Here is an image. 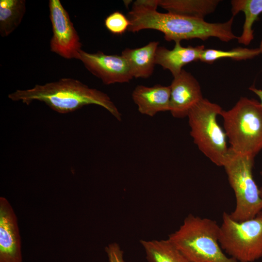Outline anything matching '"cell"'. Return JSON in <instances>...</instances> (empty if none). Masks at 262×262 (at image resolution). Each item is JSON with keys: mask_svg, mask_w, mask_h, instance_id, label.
<instances>
[{"mask_svg": "<svg viewBox=\"0 0 262 262\" xmlns=\"http://www.w3.org/2000/svg\"><path fill=\"white\" fill-rule=\"evenodd\" d=\"M159 0H138L133 2L128 13L131 24L128 31L135 33L144 29L159 31L167 41L199 39L206 41L211 37L229 42L237 39L232 31L234 16L224 22L211 23L204 19L157 10Z\"/></svg>", "mask_w": 262, "mask_h": 262, "instance_id": "1", "label": "cell"}, {"mask_svg": "<svg viewBox=\"0 0 262 262\" xmlns=\"http://www.w3.org/2000/svg\"><path fill=\"white\" fill-rule=\"evenodd\" d=\"M8 98L27 105L38 100L60 114L72 112L88 105H97L118 121L121 120V114L107 94L72 78H62L43 85L36 84L30 89L17 90L9 94Z\"/></svg>", "mask_w": 262, "mask_h": 262, "instance_id": "2", "label": "cell"}, {"mask_svg": "<svg viewBox=\"0 0 262 262\" xmlns=\"http://www.w3.org/2000/svg\"><path fill=\"white\" fill-rule=\"evenodd\" d=\"M219 233L214 220L189 214L168 239L189 262H238L223 252Z\"/></svg>", "mask_w": 262, "mask_h": 262, "instance_id": "3", "label": "cell"}, {"mask_svg": "<svg viewBox=\"0 0 262 262\" xmlns=\"http://www.w3.org/2000/svg\"><path fill=\"white\" fill-rule=\"evenodd\" d=\"M225 132L234 152L254 159L262 149V105L241 97L229 110L220 113Z\"/></svg>", "mask_w": 262, "mask_h": 262, "instance_id": "4", "label": "cell"}, {"mask_svg": "<svg viewBox=\"0 0 262 262\" xmlns=\"http://www.w3.org/2000/svg\"><path fill=\"white\" fill-rule=\"evenodd\" d=\"M222 110L218 104L203 98L192 108L187 117L194 143L212 162L223 167L229 147L225 131L217 121Z\"/></svg>", "mask_w": 262, "mask_h": 262, "instance_id": "5", "label": "cell"}, {"mask_svg": "<svg viewBox=\"0 0 262 262\" xmlns=\"http://www.w3.org/2000/svg\"><path fill=\"white\" fill-rule=\"evenodd\" d=\"M254 159L229 147L223 166L235 196V207L229 215L236 221L253 218L262 211V198L252 173Z\"/></svg>", "mask_w": 262, "mask_h": 262, "instance_id": "6", "label": "cell"}, {"mask_svg": "<svg viewBox=\"0 0 262 262\" xmlns=\"http://www.w3.org/2000/svg\"><path fill=\"white\" fill-rule=\"evenodd\" d=\"M219 242L223 250L238 262H253L262 257V211L243 221L233 220L225 212Z\"/></svg>", "mask_w": 262, "mask_h": 262, "instance_id": "7", "label": "cell"}, {"mask_svg": "<svg viewBox=\"0 0 262 262\" xmlns=\"http://www.w3.org/2000/svg\"><path fill=\"white\" fill-rule=\"evenodd\" d=\"M49 18L52 36L50 50L68 59H77L82 43L68 12L59 0H49Z\"/></svg>", "mask_w": 262, "mask_h": 262, "instance_id": "8", "label": "cell"}, {"mask_svg": "<svg viewBox=\"0 0 262 262\" xmlns=\"http://www.w3.org/2000/svg\"><path fill=\"white\" fill-rule=\"evenodd\" d=\"M77 59L104 84L129 82L133 79L128 64L121 55L106 54L100 51L89 53L81 49Z\"/></svg>", "mask_w": 262, "mask_h": 262, "instance_id": "9", "label": "cell"}, {"mask_svg": "<svg viewBox=\"0 0 262 262\" xmlns=\"http://www.w3.org/2000/svg\"><path fill=\"white\" fill-rule=\"evenodd\" d=\"M169 87V112L175 118L187 117L192 108L203 98L197 80L183 69L179 75L173 77Z\"/></svg>", "mask_w": 262, "mask_h": 262, "instance_id": "10", "label": "cell"}, {"mask_svg": "<svg viewBox=\"0 0 262 262\" xmlns=\"http://www.w3.org/2000/svg\"><path fill=\"white\" fill-rule=\"evenodd\" d=\"M16 215L8 200L0 197V262H22Z\"/></svg>", "mask_w": 262, "mask_h": 262, "instance_id": "11", "label": "cell"}, {"mask_svg": "<svg viewBox=\"0 0 262 262\" xmlns=\"http://www.w3.org/2000/svg\"><path fill=\"white\" fill-rule=\"evenodd\" d=\"M132 98L142 115L153 117L159 112L170 111L169 86L137 85L132 93Z\"/></svg>", "mask_w": 262, "mask_h": 262, "instance_id": "12", "label": "cell"}, {"mask_svg": "<svg viewBox=\"0 0 262 262\" xmlns=\"http://www.w3.org/2000/svg\"><path fill=\"white\" fill-rule=\"evenodd\" d=\"M175 43L172 49L159 46L155 60L156 65L170 71L173 77L181 72L185 65L199 60L201 53L205 49L203 45L185 47L180 45V42Z\"/></svg>", "mask_w": 262, "mask_h": 262, "instance_id": "13", "label": "cell"}, {"mask_svg": "<svg viewBox=\"0 0 262 262\" xmlns=\"http://www.w3.org/2000/svg\"><path fill=\"white\" fill-rule=\"evenodd\" d=\"M159 43L152 41L143 47L126 48L122 51L121 55L126 60L133 78H147L152 74Z\"/></svg>", "mask_w": 262, "mask_h": 262, "instance_id": "14", "label": "cell"}, {"mask_svg": "<svg viewBox=\"0 0 262 262\" xmlns=\"http://www.w3.org/2000/svg\"><path fill=\"white\" fill-rule=\"evenodd\" d=\"M220 2L219 0H159V6L170 13L204 19L215 10Z\"/></svg>", "mask_w": 262, "mask_h": 262, "instance_id": "15", "label": "cell"}, {"mask_svg": "<svg viewBox=\"0 0 262 262\" xmlns=\"http://www.w3.org/2000/svg\"><path fill=\"white\" fill-rule=\"evenodd\" d=\"M230 4L232 16L240 12L244 13L242 32L237 40L239 43L247 46L254 39L253 24L262 13V0H232Z\"/></svg>", "mask_w": 262, "mask_h": 262, "instance_id": "16", "label": "cell"}, {"mask_svg": "<svg viewBox=\"0 0 262 262\" xmlns=\"http://www.w3.org/2000/svg\"><path fill=\"white\" fill-rule=\"evenodd\" d=\"M148 262H189L168 239L140 241Z\"/></svg>", "mask_w": 262, "mask_h": 262, "instance_id": "17", "label": "cell"}, {"mask_svg": "<svg viewBox=\"0 0 262 262\" xmlns=\"http://www.w3.org/2000/svg\"><path fill=\"white\" fill-rule=\"evenodd\" d=\"M25 0H0V34L8 36L19 25L26 12Z\"/></svg>", "mask_w": 262, "mask_h": 262, "instance_id": "18", "label": "cell"}, {"mask_svg": "<svg viewBox=\"0 0 262 262\" xmlns=\"http://www.w3.org/2000/svg\"><path fill=\"white\" fill-rule=\"evenodd\" d=\"M260 54L259 48L237 47L229 50L205 49L201 53L199 60L208 64H212L216 60L223 58L243 61L253 59Z\"/></svg>", "mask_w": 262, "mask_h": 262, "instance_id": "19", "label": "cell"}, {"mask_svg": "<svg viewBox=\"0 0 262 262\" xmlns=\"http://www.w3.org/2000/svg\"><path fill=\"white\" fill-rule=\"evenodd\" d=\"M104 24L110 33L118 35L122 34L128 30L131 22L123 13L115 11L106 17Z\"/></svg>", "mask_w": 262, "mask_h": 262, "instance_id": "20", "label": "cell"}, {"mask_svg": "<svg viewBox=\"0 0 262 262\" xmlns=\"http://www.w3.org/2000/svg\"><path fill=\"white\" fill-rule=\"evenodd\" d=\"M105 250L108 256L109 262H125L123 251L117 243H112L109 244L105 247Z\"/></svg>", "mask_w": 262, "mask_h": 262, "instance_id": "21", "label": "cell"}, {"mask_svg": "<svg viewBox=\"0 0 262 262\" xmlns=\"http://www.w3.org/2000/svg\"><path fill=\"white\" fill-rule=\"evenodd\" d=\"M249 90L256 95L260 99V103L262 105V89H258L254 86L249 87Z\"/></svg>", "mask_w": 262, "mask_h": 262, "instance_id": "22", "label": "cell"}, {"mask_svg": "<svg viewBox=\"0 0 262 262\" xmlns=\"http://www.w3.org/2000/svg\"><path fill=\"white\" fill-rule=\"evenodd\" d=\"M259 49V50H260V54L262 55V39H261V40L260 41Z\"/></svg>", "mask_w": 262, "mask_h": 262, "instance_id": "23", "label": "cell"}, {"mask_svg": "<svg viewBox=\"0 0 262 262\" xmlns=\"http://www.w3.org/2000/svg\"><path fill=\"white\" fill-rule=\"evenodd\" d=\"M261 175L262 177V172H261ZM259 190H260V196H261V197L262 198V187H261L260 188H259Z\"/></svg>", "mask_w": 262, "mask_h": 262, "instance_id": "24", "label": "cell"}]
</instances>
